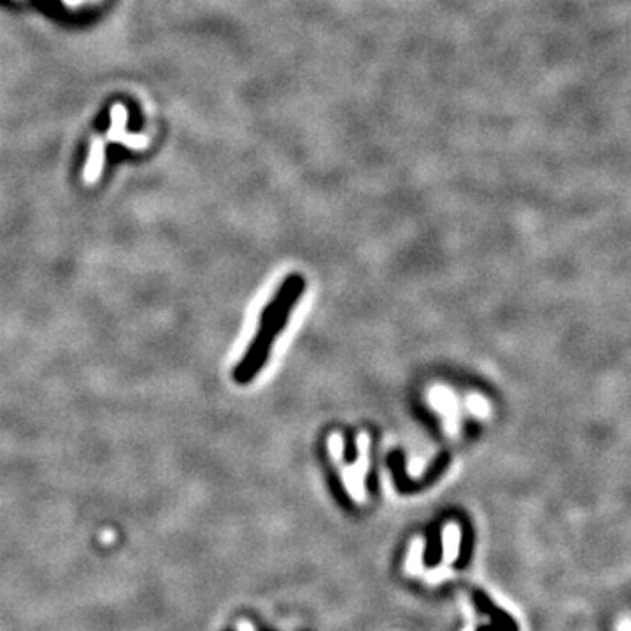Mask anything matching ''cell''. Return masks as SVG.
<instances>
[{
    "instance_id": "1",
    "label": "cell",
    "mask_w": 631,
    "mask_h": 631,
    "mask_svg": "<svg viewBox=\"0 0 631 631\" xmlns=\"http://www.w3.org/2000/svg\"><path fill=\"white\" fill-rule=\"evenodd\" d=\"M305 290V279L300 273H291L284 279L283 286L277 290L271 304L264 309L260 316V328L254 335L253 342L247 348L246 355L237 363L233 370V381L240 386H246L260 374L264 365L271 356V349L276 342L279 331L284 330L291 311L300 300Z\"/></svg>"
},
{
    "instance_id": "2",
    "label": "cell",
    "mask_w": 631,
    "mask_h": 631,
    "mask_svg": "<svg viewBox=\"0 0 631 631\" xmlns=\"http://www.w3.org/2000/svg\"><path fill=\"white\" fill-rule=\"evenodd\" d=\"M451 456L447 452H442L435 461L432 463V466L428 468V472L423 476V479L412 480L406 476V468H403V454L400 451H395L393 454H389L388 465L393 472V480H395V486L400 493H415V491L423 490V488L430 486V484L435 483L440 476L444 473V470L449 466Z\"/></svg>"
},
{
    "instance_id": "3",
    "label": "cell",
    "mask_w": 631,
    "mask_h": 631,
    "mask_svg": "<svg viewBox=\"0 0 631 631\" xmlns=\"http://www.w3.org/2000/svg\"><path fill=\"white\" fill-rule=\"evenodd\" d=\"M346 461H355L356 459V447H355V439L351 435L346 437Z\"/></svg>"
}]
</instances>
